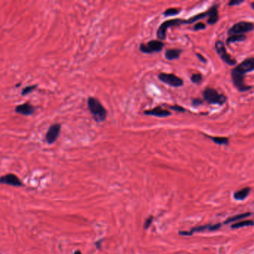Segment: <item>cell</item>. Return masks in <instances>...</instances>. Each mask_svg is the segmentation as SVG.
<instances>
[{"instance_id":"1","label":"cell","mask_w":254,"mask_h":254,"mask_svg":"<svg viewBox=\"0 0 254 254\" xmlns=\"http://www.w3.org/2000/svg\"><path fill=\"white\" fill-rule=\"evenodd\" d=\"M88 108L97 122L100 123L105 121L107 116V111L100 101L94 97H89L88 99Z\"/></svg>"},{"instance_id":"2","label":"cell","mask_w":254,"mask_h":254,"mask_svg":"<svg viewBox=\"0 0 254 254\" xmlns=\"http://www.w3.org/2000/svg\"><path fill=\"white\" fill-rule=\"evenodd\" d=\"M204 99L212 104H224L227 101L226 96L219 94L216 90L212 88H206L203 92Z\"/></svg>"},{"instance_id":"3","label":"cell","mask_w":254,"mask_h":254,"mask_svg":"<svg viewBox=\"0 0 254 254\" xmlns=\"http://www.w3.org/2000/svg\"><path fill=\"white\" fill-rule=\"evenodd\" d=\"M254 29V24L250 22L242 21L234 24L228 31V34L231 35H239L244 34L247 32H251Z\"/></svg>"},{"instance_id":"4","label":"cell","mask_w":254,"mask_h":254,"mask_svg":"<svg viewBox=\"0 0 254 254\" xmlns=\"http://www.w3.org/2000/svg\"><path fill=\"white\" fill-rule=\"evenodd\" d=\"M164 46V43L160 40H153L149 41L147 44L141 43L140 45V51L145 54H152L155 52H160L163 49Z\"/></svg>"},{"instance_id":"5","label":"cell","mask_w":254,"mask_h":254,"mask_svg":"<svg viewBox=\"0 0 254 254\" xmlns=\"http://www.w3.org/2000/svg\"><path fill=\"white\" fill-rule=\"evenodd\" d=\"M183 25V19H172L165 21L160 25L157 31V36L158 38L161 40H163L166 38V32L168 28L172 26H178V25Z\"/></svg>"},{"instance_id":"6","label":"cell","mask_w":254,"mask_h":254,"mask_svg":"<svg viewBox=\"0 0 254 254\" xmlns=\"http://www.w3.org/2000/svg\"><path fill=\"white\" fill-rule=\"evenodd\" d=\"M158 78L162 82L171 87H180L183 84V80L174 74L161 72V73L158 74Z\"/></svg>"},{"instance_id":"7","label":"cell","mask_w":254,"mask_h":254,"mask_svg":"<svg viewBox=\"0 0 254 254\" xmlns=\"http://www.w3.org/2000/svg\"><path fill=\"white\" fill-rule=\"evenodd\" d=\"M215 48L218 54L219 55V57H221V59L222 60L224 63L230 65V66H233V65L236 64V60H234L233 57L228 54V52H227L226 48H225L224 43H223L222 41L218 40L216 42L215 44Z\"/></svg>"},{"instance_id":"8","label":"cell","mask_w":254,"mask_h":254,"mask_svg":"<svg viewBox=\"0 0 254 254\" xmlns=\"http://www.w3.org/2000/svg\"><path fill=\"white\" fill-rule=\"evenodd\" d=\"M254 70V57L247 58L236 66L232 71L244 75L247 72H249Z\"/></svg>"},{"instance_id":"9","label":"cell","mask_w":254,"mask_h":254,"mask_svg":"<svg viewBox=\"0 0 254 254\" xmlns=\"http://www.w3.org/2000/svg\"><path fill=\"white\" fill-rule=\"evenodd\" d=\"M221 226V224L219 223V224H207L204 225V226H196V227L192 228L190 231H183L180 232V234L183 235H192L194 233H200V232L206 231V230H209V231H215V230H219Z\"/></svg>"},{"instance_id":"10","label":"cell","mask_w":254,"mask_h":254,"mask_svg":"<svg viewBox=\"0 0 254 254\" xmlns=\"http://www.w3.org/2000/svg\"><path fill=\"white\" fill-rule=\"evenodd\" d=\"M231 76L234 85H235L236 87L239 91H248V90H250V89H251V87L248 86V85H246L245 83H244V75H240V74L232 71Z\"/></svg>"},{"instance_id":"11","label":"cell","mask_w":254,"mask_h":254,"mask_svg":"<svg viewBox=\"0 0 254 254\" xmlns=\"http://www.w3.org/2000/svg\"><path fill=\"white\" fill-rule=\"evenodd\" d=\"M60 124H54L48 128L46 135V139L48 144H53L54 142L57 141L59 133H60Z\"/></svg>"},{"instance_id":"12","label":"cell","mask_w":254,"mask_h":254,"mask_svg":"<svg viewBox=\"0 0 254 254\" xmlns=\"http://www.w3.org/2000/svg\"><path fill=\"white\" fill-rule=\"evenodd\" d=\"M0 183L2 184L10 185L13 186H22V183L21 182L19 177L13 174H8V175H4L0 177Z\"/></svg>"},{"instance_id":"13","label":"cell","mask_w":254,"mask_h":254,"mask_svg":"<svg viewBox=\"0 0 254 254\" xmlns=\"http://www.w3.org/2000/svg\"><path fill=\"white\" fill-rule=\"evenodd\" d=\"M15 111L17 113L22 114L23 116H30L32 115L35 111V108L32 106L29 102H26L16 107Z\"/></svg>"},{"instance_id":"14","label":"cell","mask_w":254,"mask_h":254,"mask_svg":"<svg viewBox=\"0 0 254 254\" xmlns=\"http://www.w3.org/2000/svg\"><path fill=\"white\" fill-rule=\"evenodd\" d=\"M144 114L148 116H154L159 118H165L171 115V112L169 110L162 109L160 107H157L152 110H149L144 111Z\"/></svg>"},{"instance_id":"15","label":"cell","mask_w":254,"mask_h":254,"mask_svg":"<svg viewBox=\"0 0 254 254\" xmlns=\"http://www.w3.org/2000/svg\"><path fill=\"white\" fill-rule=\"evenodd\" d=\"M210 14L208 19V23L209 25H213L217 23L219 20V12H218V5H215L209 9Z\"/></svg>"},{"instance_id":"16","label":"cell","mask_w":254,"mask_h":254,"mask_svg":"<svg viewBox=\"0 0 254 254\" xmlns=\"http://www.w3.org/2000/svg\"><path fill=\"white\" fill-rule=\"evenodd\" d=\"M181 50L179 49H167L165 52V57L169 61L178 59L181 55Z\"/></svg>"},{"instance_id":"17","label":"cell","mask_w":254,"mask_h":254,"mask_svg":"<svg viewBox=\"0 0 254 254\" xmlns=\"http://www.w3.org/2000/svg\"><path fill=\"white\" fill-rule=\"evenodd\" d=\"M250 187H245L242 189L239 190V191L236 192L234 193L233 197L236 201H243L248 197V195L250 192Z\"/></svg>"},{"instance_id":"18","label":"cell","mask_w":254,"mask_h":254,"mask_svg":"<svg viewBox=\"0 0 254 254\" xmlns=\"http://www.w3.org/2000/svg\"><path fill=\"white\" fill-rule=\"evenodd\" d=\"M250 215H251V213H245L239 214V215H234V216H232V217L228 218L224 221V224H230V223L235 222V221L241 220V219L249 217Z\"/></svg>"},{"instance_id":"19","label":"cell","mask_w":254,"mask_h":254,"mask_svg":"<svg viewBox=\"0 0 254 254\" xmlns=\"http://www.w3.org/2000/svg\"><path fill=\"white\" fill-rule=\"evenodd\" d=\"M254 221L253 220H244L241 221H237L235 224L231 225L232 229H239V228L244 227L248 226H253Z\"/></svg>"},{"instance_id":"20","label":"cell","mask_w":254,"mask_h":254,"mask_svg":"<svg viewBox=\"0 0 254 254\" xmlns=\"http://www.w3.org/2000/svg\"><path fill=\"white\" fill-rule=\"evenodd\" d=\"M246 39V36L244 34H239V35H231L230 36L227 40V43L230 44V43H235V42L244 41Z\"/></svg>"},{"instance_id":"21","label":"cell","mask_w":254,"mask_h":254,"mask_svg":"<svg viewBox=\"0 0 254 254\" xmlns=\"http://www.w3.org/2000/svg\"><path fill=\"white\" fill-rule=\"evenodd\" d=\"M211 139L216 144L218 145H228L229 142L228 139L227 137H208Z\"/></svg>"},{"instance_id":"22","label":"cell","mask_w":254,"mask_h":254,"mask_svg":"<svg viewBox=\"0 0 254 254\" xmlns=\"http://www.w3.org/2000/svg\"><path fill=\"white\" fill-rule=\"evenodd\" d=\"M180 13V10L175 8H168L163 12V16L164 17H173V16L178 15Z\"/></svg>"},{"instance_id":"23","label":"cell","mask_w":254,"mask_h":254,"mask_svg":"<svg viewBox=\"0 0 254 254\" xmlns=\"http://www.w3.org/2000/svg\"><path fill=\"white\" fill-rule=\"evenodd\" d=\"M191 81L193 83L199 84L202 81V75L200 73H195L191 76Z\"/></svg>"},{"instance_id":"24","label":"cell","mask_w":254,"mask_h":254,"mask_svg":"<svg viewBox=\"0 0 254 254\" xmlns=\"http://www.w3.org/2000/svg\"><path fill=\"white\" fill-rule=\"evenodd\" d=\"M37 85H31V86H28V87H25L22 90V92H21V95H28V94H29L30 92H33L34 90H35L36 88H37Z\"/></svg>"},{"instance_id":"25","label":"cell","mask_w":254,"mask_h":254,"mask_svg":"<svg viewBox=\"0 0 254 254\" xmlns=\"http://www.w3.org/2000/svg\"><path fill=\"white\" fill-rule=\"evenodd\" d=\"M169 108L175 110V111L180 112H183L186 111V110H185V109L183 108V107L179 106V105H174V106H170V107H169Z\"/></svg>"},{"instance_id":"26","label":"cell","mask_w":254,"mask_h":254,"mask_svg":"<svg viewBox=\"0 0 254 254\" xmlns=\"http://www.w3.org/2000/svg\"><path fill=\"white\" fill-rule=\"evenodd\" d=\"M206 28V25L203 23H198L194 25L193 29L195 31H199V30H202Z\"/></svg>"},{"instance_id":"27","label":"cell","mask_w":254,"mask_h":254,"mask_svg":"<svg viewBox=\"0 0 254 254\" xmlns=\"http://www.w3.org/2000/svg\"><path fill=\"white\" fill-rule=\"evenodd\" d=\"M243 2H244L243 0H232V1H230V2H229L228 5H230V6H234V5H240Z\"/></svg>"},{"instance_id":"28","label":"cell","mask_w":254,"mask_h":254,"mask_svg":"<svg viewBox=\"0 0 254 254\" xmlns=\"http://www.w3.org/2000/svg\"><path fill=\"white\" fill-rule=\"evenodd\" d=\"M202 103H203L202 100H201V99H192V104L193 105L194 107L199 106V105L202 104Z\"/></svg>"},{"instance_id":"29","label":"cell","mask_w":254,"mask_h":254,"mask_svg":"<svg viewBox=\"0 0 254 254\" xmlns=\"http://www.w3.org/2000/svg\"><path fill=\"white\" fill-rule=\"evenodd\" d=\"M152 217H149V218L145 221V225H144V227H145L146 229H147V228H148L149 226V225L152 224Z\"/></svg>"},{"instance_id":"30","label":"cell","mask_w":254,"mask_h":254,"mask_svg":"<svg viewBox=\"0 0 254 254\" xmlns=\"http://www.w3.org/2000/svg\"><path fill=\"white\" fill-rule=\"evenodd\" d=\"M196 56H197V57L198 58H199L200 61H201V62H203V63H207V60H206V58H205L204 57L203 55H201V54H199V53H197L196 54Z\"/></svg>"},{"instance_id":"31","label":"cell","mask_w":254,"mask_h":254,"mask_svg":"<svg viewBox=\"0 0 254 254\" xmlns=\"http://www.w3.org/2000/svg\"><path fill=\"white\" fill-rule=\"evenodd\" d=\"M74 254H82V253H81L80 251H79V250H77V251H75V253H74Z\"/></svg>"},{"instance_id":"32","label":"cell","mask_w":254,"mask_h":254,"mask_svg":"<svg viewBox=\"0 0 254 254\" xmlns=\"http://www.w3.org/2000/svg\"><path fill=\"white\" fill-rule=\"evenodd\" d=\"M251 5V8L254 10V2H252L251 5Z\"/></svg>"}]
</instances>
